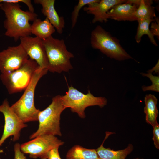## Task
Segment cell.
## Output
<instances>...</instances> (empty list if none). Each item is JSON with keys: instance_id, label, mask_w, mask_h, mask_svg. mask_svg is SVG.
<instances>
[{"instance_id": "6da1fadb", "label": "cell", "mask_w": 159, "mask_h": 159, "mask_svg": "<svg viewBox=\"0 0 159 159\" xmlns=\"http://www.w3.org/2000/svg\"><path fill=\"white\" fill-rule=\"evenodd\" d=\"M0 8L6 18L4 22L5 36L13 38L16 41L21 37L31 34L29 22L37 19L36 13L22 10L18 3H2Z\"/></svg>"}, {"instance_id": "7a4b0ae2", "label": "cell", "mask_w": 159, "mask_h": 159, "mask_svg": "<svg viewBox=\"0 0 159 159\" xmlns=\"http://www.w3.org/2000/svg\"><path fill=\"white\" fill-rule=\"evenodd\" d=\"M48 71L47 69H43L39 67L22 95L11 106L14 112L25 123L38 121V115L40 110L36 108L35 106L34 92L39 80Z\"/></svg>"}, {"instance_id": "3957f363", "label": "cell", "mask_w": 159, "mask_h": 159, "mask_svg": "<svg viewBox=\"0 0 159 159\" xmlns=\"http://www.w3.org/2000/svg\"><path fill=\"white\" fill-rule=\"evenodd\" d=\"M66 108L58 95L53 97L51 103L44 110L40 111L38 115L39 126L37 130L29 137L32 139L45 135L62 136L60 121L62 112Z\"/></svg>"}, {"instance_id": "277c9868", "label": "cell", "mask_w": 159, "mask_h": 159, "mask_svg": "<svg viewBox=\"0 0 159 159\" xmlns=\"http://www.w3.org/2000/svg\"><path fill=\"white\" fill-rule=\"evenodd\" d=\"M42 40L48 60V71L61 73L68 72L73 68L70 59L74 55L67 49L63 39L55 38L51 36Z\"/></svg>"}, {"instance_id": "5b68a950", "label": "cell", "mask_w": 159, "mask_h": 159, "mask_svg": "<svg viewBox=\"0 0 159 159\" xmlns=\"http://www.w3.org/2000/svg\"><path fill=\"white\" fill-rule=\"evenodd\" d=\"M90 44L94 49H98L111 58L118 61L133 59L122 48L119 41L100 25L91 32Z\"/></svg>"}, {"instance_id": "8992f818", "label": "cell", "mask_w": 159, "mask_h": 159, "mask_svg": "<svg viewBox=\"0 0 159 159\" xmlns=\"http://www.w3.org/2000/svg\"><path fill=\"white\" fill-rule=\"evenodd\" d=\"M63 104L66 108L70 109L72 112L77 113L81 118L86 116L85 109L88 107L98 106L103 108L107 103V100L104 97H96L89 90L84 94L71 86L64 95L61 96Z\"/></svg>"}, {"instance_id": "52a82bcc", "label": "cell", "mask_w": 159, "mask_h": 159, "mask_svg": "<svg viewBox=\"0 0 159 159\" xmlns=\"http://www.w3.org/2000/svg\"><path fill=\"white\" fill-rule=\"evenodd\" d=\"M39 67L35 61L29 58L18 69L8 73L1 74L0 78L9 94L20 92L27 87Z\"/></svg>"}, {"instance_id": "ba28073f", "label": "cell", "mask_w": 159, "mask_h": 159, "mask_svg": "<svg viewBox=\"0 0 159 159\" xmlns=\"http://www.w3.org/2000/svg\"><path fill=\"white\" fill-rule=\"evenodd\" d=\"M64 143L63 141L56 136L45 135L37 137L22 144L20 145V149L24 154H28L31 158L47 159L48 154L50 150L62 146Z\"/></svg>"}, {"instance_id": "9c48e42d", "label": "cell", "mask_w": 159, "mask_h": 159, "mask_svg": "<svg viewBox=\"0 0 159 159\" xmlns=\"http://www.w3.org/2000/svg\"><path fill=\"white\" fill-rule=\"evenodd\" d=\"M0 112L3 114L5 121L3 133L0 139V147L5 140L10 136H13L14 142L19 140L21 130L27 127V125L14 112L7 99L0 105ZM3 152L0 149V153Z\"/></svg>"}, {"instance_id": "30bf717a", "label": "cell", "mask_w": 159, "mask_h": 159, "mask_svg": "<svg viewBox=\"0 0 159 159\" xmlns=\"http://www.w3.org/2000/svg\"><path fill=\"white\" fill-rule=\"evenodd\" d=\"M29 58L20 44L9 46L0 52V71L1 74L12 72L20 67Z\"/></svg>"}, {"instance_id": "8fae6325", "label": "cell", "mask_w": 159, "mask_h": 159, "mask_svg": "<svg viewBox=\"0 0 159 159\" xmlns=\"http://www.w3.org/2000/svg\"><path fill=\"white\" fill-rule=\"evenodd\" d=\"M19 39V44L29 58L35 61L40 67L48 69V60L42 40L36 37L30 36Z\"/></svg>"}, {"instance_id": "7c38bea8", "label": "cell", "mask_w": 159, "mask_h": 159, "mask_svg": "<svg viewBox=\"0 0 159 159\" xmlns=\"http://www.w3.org/2000/svg\"><path fill=\"white\" fill-rule=\"evenodd\" d=\"M125 0H102L93 2L83 8L87 13L94 16L93 23L97 22H106L109 19L107 12L114 6L117 4L125 3Z\"/></svg>"}, {"instance_id": "4fadbf2b", "label": "cell", "mask_w": 159, "mask_h": 159, "mask_svg": "<svg viewBox=\"0 0 159 159\" xmlns=\"http://www.w3.org/2000/svg\"><path fill=\"white\" fill-rule=\"evenodd\" d=\"M140 0H127L125 3L114 6L108 12L109 19L118 21H137L135 14Z\"/></svg>"}, {"instance_id": "5bb4252c", "label": "cell", "mask_w": 159, "mask_h": 159, "mask_svg": "<svg viewBox=\"0 0 159 159\" xmlns=\"http://www.w3.org/2000/svg\"><path fill=\"white\" fill-rule=\"evenodd\" d=\"M34 2L41 5L42 13L48 19L57 32L62 34L65 27V21L63 17L59 16L55 9V0H34Z\"/></svg>"}, {"instance_id": "9a60e30c", "label": "cell", "mask_w": 159, "mask_h": 159, "mask_svg": "<svg viewBox=\"0 0 159 159\" xmlns=\"http://www.w3.org/2000/svg\"><path fill=\"white\" fill-rule=\"evenodd\" d=\"M113 133L106 132V136L102 144L96 149L99 157L101 159H125L127 156L133 150L132 144H129L125 148L114 150L110 148H105L103 146L105 141L108 136Z\"/></svg>"}, {"instance_id": "2e32d148", "label": "cell", "mask_w": 159, "mask_h": 159, "mask_svg": "<svg viewBox=\"0 0 159 159\" xmlns=\"http://www.w3.org/2000/svg\"><path fill=\"white\" fill-rule=\"evenodd\" d=\"M31 34L44 40L52 36L55 31V28L47 18L43 20L37 19L31 24Z\"/></svg>"}, {"instance_id": "e0dca14e", "label": "cell", "mask_w": 159, "mask_h": 159, "mask_svg": "<svg viewBox=\"0 0 159 159\" xmlns=\"http://www.w3.org/2000/svg\"><path fill=\"white\" fill-rule=\"evenodd\" d=\"M157 101L156 97L151 94L146 95L144 98L145 106L144 112L145 114V121L153 127L158 124L157 119L158 114L157 107Z\"/></svg>"}, {"instance_id": "ac0fdd59", "label": "cell", "mask_w": 159, "mask_h": 159, "mask_svg": "<svg viewBox=\"0 0 159 159\" xmlns=\"http://www.w3.org/2000/svg\"><path fill=\"white\" fill-rule=\"evenodd\" d=\"M66 159H101L96 149H89L79 145H75L70 149L66 155Z\"/></svg>"}, {"instance_id": "d6986e66", "label": "cell", "mask_w": 159, "mask_h": 159, "mask_svg": "<svg viewBox=\"0 0 159 159\" xmlns=\"http://www.w3.org/2000/svg\"><path fill=\"white\" fill-rule=\"evenodd\" d=\"M151 0H140L135 16L137 21L140 20L153 19L155 18V8L152 6Z\"/></svg>"}, {"instance_id": "ffe728a7", "label": "cell", "mask_w": 159, "mask_h": 159, "mask_svg": "<svg viewBox=\"0 0 159 159\" xmlns=\"http://www.w3.org/2000/svg\"><path fill=\"white\" fill-rule=\"evenodd\" d=\"M155 19L137 21L138 22V26L135 37V40L137 43L140 42L143 35H147L148 36L151 42L155 46H157V44L154 39V36L149 28L150 24Z\"/></svg>"}, {"instance_id": "44dd1931", "label": "cell", "mask_w": 159, "mask_h": 159, "mask_svg": "<svg viewBox=\"0 0 159 159\" xmlns=\"http://www.w3.org/2000/svg\"><path fill=\"white\" fill-rule=\"evenodd\" d=\"M99 0H79L74 8L72 13L71 28L73 29L75 26L79 16V12L81 8L85 5L90 3L98 1Z\"/></svg>"}, {"instance_id": "7402d4cb", "label": "cell", "mask_w": 159, "mask_h": 159, "mask_svg": "<svg viewBox=\"0 0 159 159\" xmlns=\"http://www.w3.org/2000/svg\"><path fill=\"white\" fill-rule=\"evenodd\" d=\"M143 76H146L149 78L152 82V85L150 86H143L142 87V90L144 91H152L158 92H159V77L154 76L152 73L148 72L147 73H140Z\"/></svg>"}, {"instance_id": "603a6c76", "label": "cell", "mask_w": 159, "mask_h": 159, "mask_svg": "<svg viewBox=\"0 0 159 159\" xmlns=\"http://www.w3.org/2000/svg\"><path fill=\"white\" fill-rule=\"evenodd\" d=\"M20 2L25 4L27 6L29 11L32 12H34V8L30 0H0V3H7L17 4Z\"/></svg>"}, {"instance_id": "cb8c5ba5", "label": "cell", "mask_w": 159, "mask_h": 159, "mask_svg": "<svg viewBox=\"0 0 159 159\" xmlns=\"http://www.w3.org/2000/svg\"><path fill=\"white\" fill-rule=\"evenodd\" d=\"M153 136L152 138L155 147L159 149V125H156L153 127Z\"/></svg>"}, {"instance_id": "d4e9b609", "label": "cell", "mask_w": 159, "mask_h": 159, "mask_svg": "<svg viewBox=\"0 0 159 159\" xmlns=\"http://www.w3.org/2000/svg\"><path fill=\"white\" fill-rule=\"evenodd\" d=\"M151 29L152 34L154 36L159 37V19L158 17H155V20L151 22Z\"/></svg>"}, {"instance_id": "484cf974", "label": "cell", "mask_w": 159, "mask_h": 159, "mask_svg": "<svg viewBox=\"0 0 159 159\" xmlns=\"http://www.w3.org/2000/svg\"><path fill=\"white\" fill-rule=\"evenodd\" d=\"M20 145L19 143H16L14 145V159H26V157L24 155V154L21 150Z\"/></svg>"}, {"instance_id": "4316f807", "label": "cell", "mask_w": 159, "mask_h": 159, "mask_svg": "<svg viewBox=\"0 0 159 159\" xmlns=\"http://www.w3.org/2000/svg\"><path fill=\"white\" fill-rule=\"evenodd\" d=\"M59 147L55 148L49 152L47 155V159H62L59 152Z\"/></svg>"}, {"instance_id": "83f0119b", "label": "cell", "mask_w": 159, "mask_h": 159, "mask_svg": "<svg viewBox=\"0 0 159 159\" xmlns=\"http://www.w3.org/2000/svg\"><path fill=\"white\" fill-rule=\"evenodd\" d=\"M159 60H158L157 63L155 65L153 68L151 69L148 70L147 71V72H150L152 73V72L155 71V73L159 74Z\"/></svg>"}, {"instance_id": "f1b7e54d", "label": "cell", "mask_w": 159, "mask_h": 159, "mask_svg": "<svg viewBox=\"0 0 159 159\" xmlns=\"http://www.w3.org/2000/svg\"><path fill=\"white\" fill-rule=\"evenodd\" d=\"M2 5V3H0V8L1 6Z\"/></svg>"}, {"instance_id": "f546056e", "label": "cell", "mask_w": 159, "mask_h": 159, "mask_svg": "<svg viewBox=\"0 0 159 159\" xmlns=\"http://www.w3.org/2000/svg\"><path fill=\"white\" fill-rule=\"evenodd\" d=\"M137 159L136 158V159Z\"/></svg>"}]
</instances>
